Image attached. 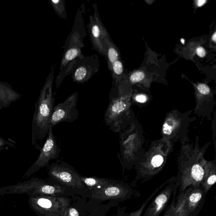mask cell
<instances>
[{"label": "cell", "mask_w": 216, "mask_h": 216, "mask_svg": "<svg viewBox=\"0 0 216 216\" xmlns=\"http://www.w3.org/2000/svg\"><path fill=\"white\" fill-rule=\"evenodd\" d=\"M54 71V68H52L35 105L32 125V144L39 150L42 147V141L47 137L51 125L56 95L52 92Z\"/></svg>", "instance_id": "obj_1"}, {"label": "cell", "mask_w": 216, "mask_h": 216, "mask_svg": "<svg viewBox=\"0 0 216 216\" xmlns=\"http://www.w3.org/2000/svg\"><path fill=\"white\" fill-rule=\"evenodd\" d=\"M178 189L173 194L169 208L175 216H197L202 209L207 192L200 185L190 187L177 195Z\"/></svg>", "instance_id": "obj_2"}, {"label": "cell", "mask_w": 216, "mask_h": 216, "mask_svg": "<svg viewBox=\"0 0 216 216\" xmlns=\"http://www.w3.org/2000/svg\"><path fill=\"white\" fill-rule=\"evenodd\" d=\"M78 94L77 92H74L64 102L54 106L51 119V125L52 127L62 122L72 123L78 119Z\"/></svg>", "instance_id": "obj_3"}, {"label": "cell", "mask_w": 216, "mask_h": 216, "mask_svg": "<svg viewBox=\"0 0 216 216\" xmlns=\"http://www.w3.org/2000/svg\"><path fill=\"white\" fill-rule=\"evenodd\" d=\"M74 61L71 63L73 64L71 68H75L72 71V77L76 83L87 82L99 69V61L97 55L86 57L83 56Z\"/></svg>", "instance_id": "obj_4"}, {"label": "cell", "mask_w": 216, "mask_h": 216, "mask_svg": "<svg viewBox=\"0 0 216 216\" xmlns=\"http://www.w3.org/2000/svg\"><path fill=\"white\" fill-rule=\"evenodd\" d=\"M167 185L157 193V196L146 209L143 216H160L167 209L172 201L175 191L178 189V185L177 182H173Z\"/></svg>", "instance_id": "obj_5"}, {"label": "cell", "mask_w": 216, "mask_h": 216, "mask_svg": "<svg viewBox=\"0 0 216 216\" xmlns=\"http://www.w3.org/2000/svg\"><path fill=\"white\" fill-rule=\"evenodd\" d=\"M60 151L57 140L53 134L52 127L51 125L45 143L40 150L39 157L30 169L37 170L47 166L50 160L58 158Z\"/></svg>", "instance_id": "obj_6"}, {"label": "cell", "mask_w": 216, "mask_h": 216, "mask_svg": "<svg viewBox=\"0 0 216 216\" xmlns=\"http://www.w3.org/2000/svg\"><path fill=\"white\" fill-rule=\"evenodd\" d=\"M76 34H74L70 41V45L68 47L65 53L63 55L60 66V73L57 77V84L63 74L65 68L68 64H70L76 58L80 57L81 55V47H83V43L81 42L79 38Z\"/></svg>", "instance_id": "obj_7"}, {"label": "cell", "mask_w": 216, "mask_h": 216, "mask_svg": "<svg viewBox=\"0 0 216 216\" xmlns=\"http://www.w3.org/2000/svg\"><path fill=\"white\" fill-rule=\"evenodd\" d=\"M21 97V95L14 90L10 84L0 82V110L8 107Z\"/></svg>", "instance_id": "obj_8"}, {"label": "cell", "mask_w": 216, "mask_h": 216, "mask_svg": "<svg viewBox=\"0 0 216 216\" xmlns=\"http://www.w3.org/2000/svg\"><path fill=\"white\" fill-rule=\"evenodd\" d=\"M88 30L93 48L101 56L105 57L106 53L101 41L100 29L93 16L92 15L90 16Z\"/></svg>", "instance_id": "obj_9"}, {"label": "cell", "mask_w": 216, "mask_h": 216, "mask_svg": "<svg viewBox=\"0 0 216 216\" xmlns=\"http://www.w3.org/2000/svg\"><path fill=\"white\" fill-rule=\"evenodd\" d=\"M102 42L105 51V57L107 62L108 68L111 71L113 64L119 60L118 52L111 41L110 36L104 38Z\"/></svg>", "instance_id": "obj_10"}, {"label": "cell", "mask_w": 216, "mask_h": 216, "mask_svg": "<svg viewBox=\"0 0 216 216\" xmlns=\"http://www.w3.org/2000/svg\"><path fill=\"white\" fill-rule=\"evenodd\" d=\"M50 2L59 17L62 18H66V9L64 0H50Z\"/></svg>", "instance_id": "obj_11"}, {"label": "cell", "mask_w": 216, "mask_h": 216, "mask_svg": "<svg viewBox=\"0 0 216 216\" xmlns=\"http://www.w3.org/2000/svg\"><path fill=\"white\" fill-rule=\"evenodd\" d=\"M168 183L167 182H166L164 183V184H163V185H161V186L157 188L151 194L150 197H149V198L146 199V200L143 203L142 205L141 206V207L139 209H138V210H137V211H135L134 212L131 213V214L130 215V216H141L143 211L145 209V208L146 207V206H147V204H149V203L150 202V200L152 199V198L154 197L163 188H164V187L165 186V185H166Z\"/></svg>", "instance_id": "obj_12"}, {"label": "cell", "mask_w": 216, "mask_h": 216, "mask_svg": "<svg viewBox=\"0 0 216 216\" xmlns=\"http://www.w3.org/2000/svg\"><path fill=\"white\" fill-rule=\"evenodd\" d=\"M123 63L119 60H117L112 65L111 71L112 73L114 83L117 82L119 76L123 74Z\"/></svg>", "instance_id": "obj_13"}, {"label": "cell", "mask_w": 216, "mask_h": 216, "mask_svg": "<svg viewBox=\"0 0 216 216\" xmlns=\"http://www.w3.org/2000/svg\"><path fill=\"white\" fill-rule=\"evenodd\" d=\"M105 193L106 196H115L120 194L121 190L116 187H112L106 189Z\"/></svg>", "instance_id": "obj_14"}, {"label": "cell", "mask_w": 216, "mask_h": 216, "mask_svg": "<svg viewBox=\"0 0 216 216\" xmlns=\"http://www.w3.org/2000/svg\"><path fill=\"white\" fill-rule=\"evenodd\" d=\"M144 76L145 75L144 73L142 71H138V72L134 73L131 75L130 80L132 83H137L144 79Z\"/></svg>", "instance_id": "obj_15"}, {"label": "cell", "mask_w": 216, "mask_h": 216, "mask_svg": "<svg viewBox=\"0 0 216 216\" xmlns=\"http://www.w3.org/2000/svg\"><path fill=\"white\" fill-rule=\"evenodd\" d=\"M171 122L170 121H168L165 122L163 125L162 130L164 134L170 135L172 133L173 128V122H171Z\"/></svg>", "instance_id": "obj_16"}, {"label": "cell", "mask_w": 216, "mask_h": 216, "mask_svg": "<svg viewBox=\"0 0 216 216\" xmlns=\"http://www.w3.org/2000/svg\"><path fill=\"white\" fill-rule=\"evenodd\" d=\"M164 162V158L162 156L157 155L152 158V165L154 168L159 167Z\"/></svg>", "instance_id": "obj_17"}, {"label": "cell", "mask_w": 216, "mask_h": 216, "mask_svg": "<svg viewBox=\"0 0 216 216\" xmlns=\"http://www.w3.org/2000/svg\"><path fill=\"white\" fill-rule=\"evenodd\" d=\"M38 205L44 208H50L52 206V203L49 200L41 198L38 200Z\"/></svg>", "instance_id": "obj_18"}, {"label": "cell", "mask_w": 216, "mask_h": 216, "mask_svg": "<svg viewBox=\"0 0 216 216\" xmlns=\"http://www.w3.org/2000/svg\"><path fill=\"white\" fill-rule=\"evenodd\" d=\"M198 89L199 92L202 94L207 95L210 92L209 88L205 84H199L198 86Z\"/></svg>", "instance_id": "obj_19"}, {"label": "cell", "mask_w": 216, "mask_h": 216, "mask_svg": "<svg viewBox=\"0 0 216 216\" xmlns=\"http://www.w3.org/2000/svg\"><path fill=\"white\" fill-rule=\"evenodd\" d=\"M55 189L53 187L50 185H46L42 187V192L46 194H52L55 192Z\"/></svg>", "instance_id": "obj_20"}, {"label": "cell", "mask_w": 216, "mask_h": 216, "mask_svg": "<svg viewBox=\"0 0 216 216\" xmlns=\"http://www.w3.org/2000/svg\"><path fill=\"white\" fill-rule=\"evenodd\" d=\"M11 144V143L7 142L0 137V151H2V150H3L4 147H7V146H10Z\"/></svg>", "instance_id": "obj_21"}, {"label": "cell", "mask_w": 216, "mask_h": 216, "mask_svg": "<svg viewBox=\"0 0 216 216\" xmlns=\"http://www.w3.org/2000/svg\"><path fill=\"white\" fill-rule=\"evenodd\" d=\"M84 182L87 185L92 186L96 185L97 183V181L94 178H88L84 179Z\"/></svg>", "instance_id": "obj_22"}, {"label": "cell", "mask_w": 216, "mask_h": 216, "mask_svg": "<svg viewBox=\"0 0 216 216\" xmlns=\"http://www.w3.org/2000/svg\"><path fill=\"white\" fill-rule=\"evenodd\" d=\"M196 52L197 55H198L199 57H204L206 55V52H205V50H204V48L202 47H198L197 49Z\"/></svg>", "instance_id": "obj_23"}, {"label": "cell", "mask_w": 216, "mask_h": 216, "mask_svg": "<svg viewBox=\"0 0 216 216\" xmlns=\"http://www.w3.org/2000/svg\"><path fill=\"white\" fill-rule=\"evenodd\" d=\"M136 101L140 103H144L146 101L147 98L146 96L144 95H138L136 98Z\"/></svg>", "instance_id": "obj_24"}, {"label": "cell", "mask_w": 216, "mask_h": 216, "mask_svg": "<svg viewBox=\"0 0 216 216\" xmlns=\"http://www.w3.org/2000/svg\"><path fill=\"white\" fill-rule=\"evenodd\" d=\"M70 216H79V213L77 210L74 209H71L69 211Z\"/></svg>", "instance_id": "obj_25"}, {"label": "cell", "mask_w": 216, "mask_h": 216, "mask_svg": "<svg viewBox=\"0 0 216 216\" xmlns=\"http://www.w3.org/2000/svg\"><path fill=\"white\" fill-rule=\"evenodd\" d=\"M206 1H204V0H200V1H198L197 2V5L198 7H201L204 4V3H206Z\"/></svg>", "instance_id": "obj_26"}, {"label": "cell", "mask_w": 216, "mask_h": 216, "mask_svg": "<svg viewBox=\"0 0 216 216\" xmlns=\"http://www.w3.org/2000/svg\"><path fill=\"white\" fill-rule=\"evenodd\" d=\"M212 39L214 42H216V33L215 32L212 36Z\"/></svg>", "instance_id": "obj_27"}]
</instances>
